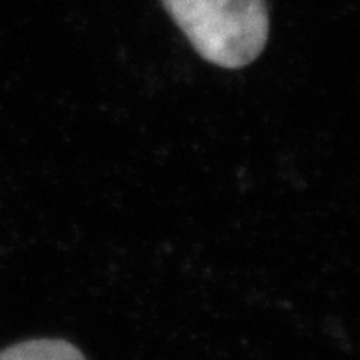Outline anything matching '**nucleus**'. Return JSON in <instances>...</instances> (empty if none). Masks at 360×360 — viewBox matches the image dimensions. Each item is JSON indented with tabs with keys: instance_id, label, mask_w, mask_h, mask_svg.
I'll return each mask as SVG.
<instances>
[{
	"instance_id": "nucleus-1",
	"label": "nucleus",
	"mask_w": 360,
	"mask_h": 360,
	"mask_svg": "<svg viewBox=\"0 0 360 360\" xmlns=\"http://www.w3.org/2000/svg\"><path fill=\"white\" fill-rule=\"evenodd\" d=\"M195 52L212 65L243 68L269 39L266 0H164Z\"/></svg>"
},
{
	"instance_id": "nucleus-2",
	"label": "nucleus",
	"mask_w": 360,
	"mask_h": 360,
	"mask_svg": "<svg viewBox=\"0 0 360 360\" xmlns=\"http://www.w3.org/2000/svg\"><path fill=\"white\" fill-rule=\"evenodd\" d=\"M0 360H86L74 344L59 338H39L0 351Z\"/></svg>"
}]
</instances>
